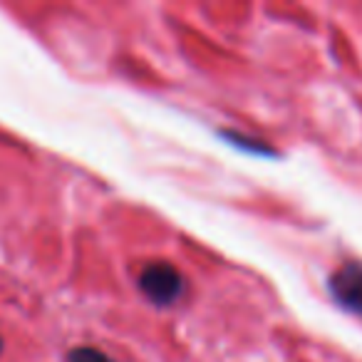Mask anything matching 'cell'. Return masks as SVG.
<instances>
[{"instance_id":"277c9868","label":"cell","mask_w":362,"mask_h":362,"mask_svg":"<svg viewBox=\"0 0 362 362\" xmlns=\"http://www.w3.org/2000/svg\"><path fill=\"white\" fill-rule=\"evenodd\" d=\"M0 350H3V340H0Z\"/></svg>"},{"instance_id":"6da1fadb","label":"cell","mask_w":362,"mask_h":362,"mask_svg":"<svg viewBox=\"0 0 362 362\" xmlns=\"http://www.w3.org/2000/svg\"><path fill=\"white\" fill-rule=\"evenodd\" d=\"M139 288L151 303L156 305H171L184 293V276L179 268H174L166 261H154L141 268L139 273Z\"/></svg>"},{"instance_id":"3957f363","label":"cell","mask_w":362,"mask_h":362,"mask_svg":"<svg viewBox=\"0 0 362 362\" xmlns=\"http://www.w3.org/2000/svg\"><path fill=\"white\" fill-rule=\"evenodd\" d=\"M67 362H115L107 352L97 350V347H90V345H82V347H75L70 350L67 355Z\"/></svg>"},{"instance_id":"7a4b0ae2","label":"cell","mask_w":362,"mask_h":362,"mask_svg":"<svg viewBox=\"0 0 362 362\" xmlns=\"http://www.w3.org/2000/svg\"><path fill=\"white\" fill-rule=\"evenodd\" d=\"M330 291L335 300L350 313L362 315V263H342L330 278Z\"/></svg>"}]
</instances>
